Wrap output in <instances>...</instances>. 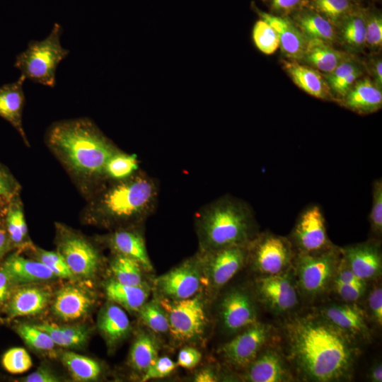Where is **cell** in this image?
I'll return each instance as SVG.
<instances>
[{"instance_id":"cell-1","label":"cell","mask_w":382,"mask_h":382,"mask_svg":"<svg viewBox=\"0 0 382 382\" xmlns=\"http://www.w3.org/2000/svg\"><path fill=\"white\" fill-rule=\"evenodd\" d=\"M284 332L289 359L303 379L330 382L350 378L359 351L354 337L320 314L290 319Z\"/></svg>"},{"instance_id":"cell-2","label":"cell","mask_w":382,"mask_h":382,"mask_svg":"<svg viewBox=\"0 0 382 382\" xmlns=\"http://www.w3.org/2000/svg\"><path fill=\"white\" fill-rule=\"evenodd\" d=\"M46 141L66 168L84 180L105 177L106 163L119 151L88 118L52 124L46 133Z\"/></svg>"},{"instance_id":"cell-3","label":"cell","mask_w":382,"mask_h":382,"mask_svg":"<svg viewBox=\"0 0 382 382\" xmlns=\"http://www.w3.org/2000/svg\"><path fill=\"white\" fill-rule=\"evenodd\" d=\"M158 196L156 182L137 172L113 182L91 202L88 219L106 226L127 227L140 223L151 214Z\"/></svg>"},{"instance_id":"cell-4","label":"cell","mask_w":382,"mask_h":382,"mask_svg":"<svg viewBox=\"0 0 382 382\" xmlns=\"http://www.w3.org/2000/svg\"><path fill=\"white\" fill-rule=\"evenodd\" d=\"M196 226L200 253L247 245L257 235L249 206L228 195L204 207L197 215Z\"/></svg>"},{"instance_id":"cell-5","label":"cell","mask_w":382,"mask_h":382,"mask_svg":"<svg viewBox=\"0 0 382 382\" xmlns=\"http://www.w3.org/2000/svg\"><path fill=\"white\" fill-rule=\"evenodd\" d=\"M62 25L55 23L50 34L42 40H31L27 48L16 58L14 66L25 79L50 88L56 84V70L69 51L60 42Z\"/></svg>"},{"instance_id":"cell-6","label":"cell","mask_w":382,"mask_h":382,"mask_svg":"<svg viewBox=\"0 0 382 382\" xmlns=\"http://www.w3.org/2000/svg\"><path fill=\"white\" fill-rule=\"evenodd\" d=\"M340 257V248L335 245L320 252L296 253L292 267L299 292L310 299L325 293L332 285Z\"/></svg>"},{"instance_id":"cell-7","label":"cell","mask_w":382,"mask_h":382,"mask_svg":"<svg viewBox=\"0 0 382 382\" xmlns=\"http://www.w3.org/2000/svg\"><path fill=\"white\" fill-rule=\"evenodd\" d=\"M156 298L167 314L168 333L174 341L191 344L203 339L208 328L209 317L206 298L202 292L182 300Z\"/></svg>"},{"instance_id":"cell-8","label":"cell","mask_w":382,"mask_h":382,"mask_svg":"<svg viewBox=\"0 0 382 382\" xmlns=\"http://www.w3.org/2000/svg\"><path fill=\"white\" fill-rule=\"evenodd\" d=\"M247 247V262L260 275L287 272L296 254L289 238L272 233L257 234Z\"/></svg>"},{"instance_id":"cell-9","label":"cell","mask_w":382,"mask_h":382,"mask_svg":"<svg viewBox=\"0 0 382 382\" xmlns=\"http://www.w3.org/2000/svg\"><path fill=\"white\" fill-rule=\"evenodd\" d=\"M57 251L76 279L93 278L102 263L98 249L82 234L65 225L56 224Z\"/></svg>"},{"instance_id":"cell-10","label":"cell","mask_w":382,"mask_h":382,"mask_svg":"<svg viewBox=\"0 0 382 382\" xmlns=\"http://www.w3.org/2000/svg\"><path fill=\"white\" fill-rule=\"evenodd\" d=\"M204 284L202 259L199 253L167 272L153 282L156 297L168 300L190 298L200 291Z\"/></svg>"},{"instance_id":"cell-11","label":"cell","mask_w":382,"mask_h":382,"mask_svg":"<svg viewBox=\"0 0 382 382\" xmlns=\"http://www.w3.org/2000/svg\"><path fill=\"white\" fill-rule=\"evenodd\" d=\"M289 270L279 274L260 275L255 283V299L276 315L289 313L299 303V292Z\"/></svg>"},{"instance_id":"cell-12","label":"cell","mask_w":382,"mask_h":382,"mask_svg":"<svg viewBox=\"0 0 382 382\" xmlns=\"http://www.w3.org/2000/svg\"><path fill=\"white\" fill-rule=\"evenodd\" d=\"M240 332L221 347L219 353L231 366L245 369L271 339L272 328L257 321Z\"/></svg>"},{"instance_id":"cell-13","label":"cell","mask_w":382,"mask_h":382,"mask_svg":"<svg viewBox=\"0 0 382 382\" xmlns=\"http://www.w3.org/2000/svg\"><path fill=\"white\" fill-rule=\"evenodd\" d=\"M247 245L231 246L207 253L199 252L204 284L212 290L220 289L226 285L247 262Z\"/></svg>"},{"instance_id":"cell-14","label":"cell","mask_w":382,"mask_h":382,"mask_svg":"<svg viewBox=\"0 0 382 382\" xmlns=\"http://www.w3.org/2000/svg\"><path fill=\"white\" fill-rule=\"evenodd\" d=\"M289 240L299 253L320 252L334 245L328 236L324 215L318 205H310L301 212Z\"/></svg>"},{"instance_id":"cell-15","label":"cell","mask_w":382,"mask_h":382,"mask_svg":"<svg viewBox=\"0 0 382 382\" xmlns=\"http://www.w3.org/2000/svg\"><path fill=\"white\" fill-rule=\"evenodd\" d=\"M219 318L225 332H240L257 321L255 297L247 289L235 287L222 296Z\"/></svg>"},{"instance_id":"cell-16","label":"cell","mask_w":382,"mask_h":382,"mask_svg":"<svg viewBox=\"0 0 382 382\" xmlns=\"http://www.w3.org/2000/svg\"><path fill=\"white\" fill-rule=\"evenodd\" d=\"M53 294L45 285L30 284L16 286L0 314L1 322L20 317L36 316L51 303Z\"/></svg>"},{"instance_id":"cell-17","label":"cell","mask_w":382,"mask_h":382,"mask_svg":"<svg viewBox=\"0 0 382 382\" xmlns=\"http://www.w3.org/2000/svg\"><path fill=\"white\" fill-rule=\"evenodd\" d=\"M96 295L89 288L71 284L60 288L53 295L51 308L53 314L64 322L86 317L93 308Z\"/></svg>"},{"instance_id":"cell-18","label":"cell","mask_w":382,"mask_h":382,"mask_svg":"<svg viewBox=\"0 0 382 382\" xmlns=\"http://www.w3.org/2000/svg\"><path fill=\"white\" fill-rule=\"evenodd\" d=\"M340 248L341 258L358 278L366 282L381 277L382 253L379 240L372 239Z\"/></svg>"},{"instance_id":"cell-19","label":"cell","mask_w":382,"mask_h":382,"mask_svg":"<svg viewBox=\"0 0 382 382\" xmlns=\"http://www.w3.org/2000/svg\"><path fill=\"white\" fill-rule=\"evenodd\" d=\"M319 314L355 340H369L371 333L367 316L356 303L328 305L322 308Z\"/></svg>"},{"instance_id":"cell-20","label":"cell","mask_w":382,"mask_h":382,"mask_svg":"<svg viewBox=\"0 0 382 382\" xmlns=\"http://www.w3.org/2000/svg\"><path fill=\"white\" fill-rule=\"evenodd\" d=\"M288 364L275 349L265 347L245 369L244 379L250 382H284L293 380Z\"/></svg>"},{"instance_id":"cell-21","label":"cell","mask_w":382,"mask_h":382,"mask_svg":"<svg viewBox=\"0 0 382 382\" xmlns=\"http://www.w3.org/2000/svg\"><path fill=\"white\" fill-rule=\"evenodd\" d=\"M16 286L39 284L57 277L40 261L26 258L21 253L13 250L1 263Z\"/></svg>"},{"instance_id":"cell-22","label":"cell","mask_w":382,"mask_h":382,"mask_svg":"<svg viewBox=\"0 0 382 382\" xmlns=\"http://www.w3.org/2000/svg\"><path fill=\"white\" fill-rule=\"evenodd\" d=\"M254 9L260 19L268 23L276 31L279 47L284 54L293 60L302 59L307 39L291 20L279 15Z\"/></svg>"},{"instance_id":"cell-23","label":"cell","mask_w":382,"mask_h":382,"mask_svg":"<svg viewBox=\"0 0 382 382\" xmlns=\"http://www.w3.org/2000/svg\"><path fill=\"white\" fill-rule=\"evenodd\" d=\"M106 243L114 253L137 260L146 272L153 271L145 240L138 230L130 226L118 228L107 236Z\"/></svg>"},{"instance_id":"cell-24","label":"cell","mask_w":382,"mask_h":382,"mask_svg":"<svg viewBox=\"0 0 382 382\" xmlns=\"http://www.w3.org/2000/svg\"><path fill=\"white\" fill-rule=\"evenodd\" d=\"M97 325L110 351H114L129 336L132 329L124 309L110 301L100 311Z\"/></svg>"},{"instance_id":"cell-25","label":"cell","mask_w":382,"mask_h":382,"mask_svg":"<svg viewBox=\"0 0 382 382\" xmlns=\"http://www.w3.org/2000/svg\"><path fill=\"white\" fill-rule=\"evenodd\" d=\"M25 80L21 75L17 81L0 87V117L8 122L28 145L22 125V114L25 100L23 90Z\"/></svg>"},{"instance_id":"cell-26","label":"cell","mask_w":382,"mask_h":382,"mask_svg":"<svg viewBox=\"0 0 382 382\" xmlns=\"http://www.w3.org/2000/svg\"><path fill=\"white\" fill-rule=\"evenodd\" d=\"M342 104L360 114H369L378 110L382 105V93L370 79L356 81L341 99Z\"/></svg>"},{"instance_id":"cell-27","label":"cell","mask_w":382,"mask_h":382,"mask_svg":"<svg viewBox=\"0 0 382 382\" xmlns=\"http://www.w3.org/2000/svg\"><path fill=\"white\" fill-rule=\"evenodd\" d=\"M105 294L108 301L115 303L129 311L138 312L148 301L151 287L148 284L128 285L112 279L105 283Z\"/></svg>"},{"instance_id":"cell-28","label":"cell","mask_w":382,"mask_h":382,"mask_svg":"<svg viewBox=\"0 0 382 382\" xmlns=\"http://www.w3.org/2000/svg\"><path fill=\"white\" fill-rule=\"evenodd\" d=\"M292 21L306 39H318L328 42L335 40L334 25L315 11L302 6L291 13Z\"/></svg>"},{"instance_id":"cell-29","label":"cell","mask_w":382,"mask_h":382,"mask_svg":"<svg viewBox=\"0 0 382 382\" xmlns=\"http://www.w3.org/2000/svg\"><path fill=\"white\" fill-rule=\"evenodd\" d=\"M4 225L13 250L23 253L34 246L28 235L20 196L9 202L4 218Z\"/></svg>"},{"instance_id":"cell-30","label":"cell","mask_w":382,"mask_h":382,"mask_svg":"<svg viewBox=\"0 0 382 382\" xmlns=\"http://www.w3.org/2000/svg\"><path fill=\"white\" fill-rule=\"evenodd\" d=\"M302 59L327 74L347 58L343 52L334 49L330 42L307 39Z\"/></svg>"},{"instance_id":"cell-31","label":"cell","mask_w":382,"mask_h":382,"mask_svg":"<svg viewBox=\"0 0 382 382\" xmlns=\"http://www.w3.org/2000/svg\"><path fill=\"white\" fill-rule=\"evenodd\" d=\"M34 325L46 332L57 346L63 348H81L86 345L90 336V330L84 325H57L47 322Z\"/></svg>"},{"instance_id":"cell-32","label":"cell","mask_w":382,"mask_h":382,"mask_svg":"<svg viewBox=\"0 0 382 382\" xmlns=\"http://www.w3.org/2000/svg\"><path fill=\"white\" fill-rule=\"evenodd\" d=\"M284 68L294 83L308 94L320 99L329 98L328 84L318 71L296 62H284Z\"/></svg>"},{"instance_id":"cell-33","label":"cell","mask_w":382,"mask_h":382,"mask_svg":"<svg viewBox=\"0 0 382 382\" xmlns=\"http://www.w3.org/2000/svg\"><path fill=\"white\" fill-rule=\"evenodd\" d=\"M159 345L154 335L145 331L139 332L133 341L128 355L130 368L141 374L158 357Z\"/></svg>"},{"instance_id":"cell-34","label":"cell","mask_w":382,"mask_h":382,"mask_svg":"<svg viewBox=\"0 0 382 382\" xmlns=\"http://www.w3.org/2000/svg\"><path fill=\"white\" fill-rule=\"evenodd\" d=\"M61 361L75 381H96L103 374V366L96 359L74 352H64Z\"/></svg>"},{"instance_id":"cell-35","label":"cell","mask_w":382,"mask_h":382,"mask_svg":"<svg viewBox=\"0 0 382 382\" xmlns=\"http://www.w3.org/2000/svg\"><path fill=\"white\" fill-rule=\"evenodd\" d=\"M110 270L112 279L124 284L141 285L146 284L144 273L146 272L137 260L120 254L114 253Z\"/></svg>"},{"instance_id":"cell-36","label":"cell","mask_w":382,"mask_h":382,"mask_svg":"<svg viewBox=\"0 0 382 382\" xmlns=\"http://www.w3.org/2000/svg\"><path fill=\"white\" fill-rule=\"evenodd\" d=\"M306 6L338 26L341 21L357 7L354 0H306Z\"/></svg>"},{"instance_id":"cell-37","label":"cell","mask_w":382,"mask_h":382,"mask_svg":"<svg viewBox=\"0 0 382 382\" xmlns=\"http://www.w3.org/2000/svg\"><path fill=\"white\" fill-rule=\"evenodd\" d=\"M341 37L350 47H361L366 44V24L364 11L357 8L338 25Z\"/></svg>"},{"instance_id":"cell-38","label":"cell","mask_w":382,"mask_h":382,"mask_svg":"<svg viewBox=\"0 0 382 382\" xmlns=\"http://www.w3.org/2000/svg\"><path fill=\"white\" fill-rule=\"evenodd\" d=\"M139 161L135 154L117 151L108 161L105 166V177L112 180L127 179L138 172Z\"/></svg>"},{"instance_id":"cell-39","label":"cell","mask_w":382,"mask_h":382,"mask_svg":"<svg viewBox=\"0 0 382 382\" xmlns=\"http://www.w3.org/2000/svg\"><path fill=\"white\" fill-rule=\"evenodd\" d=\"M15 332L24 343L33 349L52 354L56 347L50 336L42 330L26 323H18L13 326Z\"/></svg>"},{"instance_id":"cell-40","label":"cell","mask_w":382,"mask_h":382,"mask_svg":"<svg viewBox=\"0 0 382 382\" xmlns=\"http://www.w3.org/2000/svg\"><path fill=\"white\" fill-rule=\"evenodd\" d=\"M137 313L142 323L152 332L156 334L168 332L167 314L156 297L147 301Z\"/></svg>"},{"instance_id":"cell-41","label":"cell","mask_w":382,"mask_h":382,"mask_svg":"<svg viewBox=\"0 0 382 382\" xmlns=\"http://www.w3.org/2000/svg\"><path fill=\"white\" fill-rule=\"evenodd\" d=\"M26 251L32 253L33 258L45 265L57 278L70 281L77 279L57 250H45L33 246Z\"/></svg>"},{"instance_id":"cell-42","label":"cell","mask_w":382,"mask_h":382,"mask_svg":"<svg viewBox=\"0 0 382 382\" xmlns=\"http://www.w3.org/2000/svg\"><path fill=\"white\" fill-rule=\"evenodd\" d=\"M253 39L256 47L265 54H272L279 47V40L276 31L262 19L255 23Z\"/></svg>"},{"instance_id":"cell-43","label":"cell","mask_w":382,"mask_h":382,"mask_svg":"<svg viewBox=\"0 0 382 382\" xmlns=\"http://www.w3.org/2000/svg\"><path fill=\"white\" fill-rule=\"evenodd\" d=\"M1 365L9 374H20L28 371L33 366L32 359L23 347H12L1 357Z\"/></svg>"},{"instance_id":"cell-44","label":"cell","mask_w":382,"mask_h":382,"mask_svg":"<svg viewBox=\"0 0 382 382\" xmlns=\"http://www.w3.org/2000/svg\"><path fill=\"white\" fill-rule=\"evenodd\" d=\"M371 231L375 238L379 240L382 236V180L377 179L373 184L372 204L369 216Z\"/></svg>"},{"instance_id":"cell-45","label":"cell","mask_w":382,"mask_h":382,"mask_svg":"<svg viewBox=\"0 0 382 382\" xmlns=\"http://www.w3.org/2000/svg\"><path fill=\"white\" fill-rule=\"evenodd\" d=\"M366 24V43L371 47H378L382 42V18L375 11H364Z\"/></svg>"},{"instance_id":"cell-46","label":"cell","mask_w":382,"mask_h":382,"mask_svg":"<svg viewBox=\"0 0 382 382\" xmlns=\"http://www.w3.org/2000/svg\"><path fill=\"white\" fill-rule=\"evenodd\" d=\"M176 362L167 356L158 357L142 374L141 381L168 376L177 368Z\"/></svg>"},{"instance_id":"cell-47","label":"cell","mask_w":382,"mask_h":382,"mask_svg":"<svg viewBox=\"0 0 382 382\" xmlns=\"http://www.w3.org/2000/svg\"><path fill=\"white\" fill-rule=\"evenodd\" d=\"M21 185L10 170L0 163V199L10 202L19 196Z\"/></svg>"},{"instance_id":"cell-48","label":"cell","mask_w":382,"mask_h":382,"mask_svg":"<svg viewBox=\"0 0 382 382\" xmlns=\"http://www.w3.org/2000/svg\"><path fill=\"white\" fill-rule=\"evenodd\" d=\"M331 286L344 302L356 303L365 294L366 284H346L333 282Z\"/></svg>"},{"instance_id":"cell-49","label":"cell","mask_w":382,"mask_h":382,"mask_svg":"<svg viewBox=\"0 0 382 382\" xmlns=\"http://www.w3.org/2000/svg\"><path fill=\"white\" fill-rule=\"evenodd\" d=\"M367 306L371 318L381 327L382 325V288L377 285L369 292Z\"/></svg>"},{"instance_id":"cell-50","label":"cell","mask_w":382,"mask_h":382,"mask_svg":"<svg viewBox=\"0 0 382 382\" xmlns=\"http://www.w3.org/2000/svg\"><path fill=\"white\" fill-rule=\"evenodd\" d=\"M202 357V353L197 349L184 347L178 352L176 364L183 369H192L199 364Z\"/></svg>"},{"instance_id":"cell-51","label":"cell","mask_w":382,"mask_h":382,"mask_svg":"<svg viewBox=\"0 0 382 382\" xmlns=\"http://www.w3.org/2000/svg\"><path fill=\"white\" fill-rule=\"evenodd\" d=\"M361 75L360 68L350 73L344 78L340 79L330 86L331 90L341 99L347 94L351 87Z\"/></svg>"},{"instance_id":"cell-52","label":"cell","mask_w":382,"mask_h":382,"mask_svg":"<svg viewBox=\"0 0 382 382\" xmlns=\"http://www.w3.org/2000/svg\"><path fill=\"white\" fill-rule=\"evenodd\" d=\"M60 381V378L51 369L44 366L18 380V381L23 382H58Z\"/></svg>"},{"instance_id":"cell-53","label":"cell","mask_w":382,"mask_h":382,"mask_svg":"<svg viewBox=\"0 0 382 382\" xmlns=\"http://www.w3.org/2000/svg\"><path fill=\"white\" fill-rule=\"evenodd\" d=\"M333 282L346 284H366V282L358 278L352 272L341 257L332 282Z\"/></svg>"},{"instance_id":"cell-54","label":"cell","mask_w":382,"mask_h":382,"mask_svg":"<svg viewBox=\"0 0 382 382\" xmlns=\"http://www.w3.org/2000/svg\"><path fill=\"white\" fill-rule=\"evenodd\" d=\"M16 285L6 270L0 265V314Z\"/></svg>"},{"instance_id":"cell-55","label":"cell","mask_w":382,"mask_h":382,"mask_svg":"<svg viewBox=\"0 0 382 382\" xmlns=\"http://www.w3.org/2000/svg\"><path fill=\"white\" fill-rule=\"evenodd\" d=\"M306 0H272L271 8L279 16L291 14L303 6Z\"/></svg>"},{"instance_id":"cell-56","label":"cell","mask_w":382,"mask_h":382,"mask_svg":"<svg viewBox=\"0 0 382 382\" xmlns=\"http://www.w3.org/2000/svg\"><path fill=\"white\" fill-rule=\"evenodd\" d=\"M12 251H13V248L7 233L4 221L0 223V265L7 255Z\"/></svg>"},{"instance_id":"cell-57","label":"cell","mask_w":382,"mask_h":382,"mask_svg":"<svg viewBox=\"0 0 382 382\" xmlns=\"http://www.w3.org/2000/svg\"><path fill=\"white\" fill-rule=\"evenodd\" d=\"M218 374L213 368L206 367L201 369L195 374L192 381L195 382H215L219 381Z\"/></svg>"},{"instance_id":"cell-58","label":"cell","mask_w":382,"mask_h":382,"mask_svg":"<svg viewBox=\"0 0 382 382\" xmlns=\"http://www.w3.org/2000/svg\"><path fill=\"white\" fill-rule=\"evenodd\" d=\"M368 378L372 382L382 381V365L381 361L376 362L370 367Z\"/></svg>"},{"instance_id":"cell-59","label":"cell","mask_w":382,"mask_h":382,"mask_svg":"<svg viewBox=\"0 0 382 382\" xmlns=\"http://www.w3.org/2000/svg\"><path fill=\"white\" fill-rule=\"evenodd\" d=\"M372 71L376 81L375 83L381 88L382 84V63L381 59L374 63Z\"/></svg>"},{"instance_id":"cell-60","label":"cell","mask_w":382,"mask_h":382,"mask_svg":"<svg viewBox=\"0 0 382 382\" xmlns=\"http://www.w3.org/2000/svg\"><path fill=\"white\" fill-rule=\"evenodd\" d=\"M9 202L0 199V223L4 221Z\"/></svg>"},{"instance_id":"cell-61","label":"cell","mask_w":382,"mask_h":382,"mask_svg":"<svg viewBox=\"0 0 382 382\" xmlns=\"http://www.w3.org/2000/svg\"><path fill=\"white\" fill-rule=\"evenodd\" d=\"M262 1H267V0H262Z\"/></svg>"},{"instance_id":"cell-62","label":"cell","mask_w":382,"mask_h":382,"mask_svg":"<svg viewBox=\"0 0 382 382\" xmlns=\"http://www.w3.org/2000/svg\"><path fill=\"white\" fill-rule=\"evenodd\" d=\"M1 323V321L0 320V323Z\"/></svg>"}]
</instances>
